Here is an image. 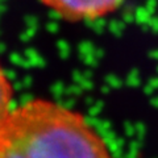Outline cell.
<instances>
[{"mask_svg": "<svg viewBox=\"0 0 158 158\" xmlns=\"http://www.w3.org/2000/svg\"><path fill=\"white\" fill-rule=\"evenodd\" d=\"M0 158H116L77 110L49 99L15 107L0 131Z\"/></svg>", "mask_w": 158, "mask_h": 158, "instance_id": "6da1fadb", "label": "cell"}, {"mask_svg": "<svg viewBox=\"0 0 158 158\" xmlns=\"http://www.w3.org/2000/svg\"><path fill=\"white\" fill-rule=\"evenodd\" d=\"M56 16L69 23L95 21L115 13L125 0H40Z\"/></svg>", "mask_w": 158, "mask_h": 158, "instance_id": "7a4b0ae2", "label": "cell"}, {"mask_svg": "<svg viewBox=\"0 0 158 158\" xmlns=\"http://www.w3.org/2000/svg\"><path fill=\"white\" fill-rule=\"evenodd\" d=\"M13 85L0 62V131L13 110Z\"/></svg>", "mask_w": 158, "mask_h": 158, "instance_id": "3957f363", "label": "cell"}]
</instances>
